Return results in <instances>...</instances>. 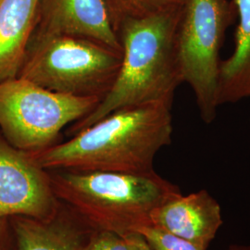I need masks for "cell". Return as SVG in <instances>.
Masks as SVG:
<instances>
[{
  "mask_svg": "<svg viewBox=\"0 0 250 250\" xmlns=\"http://www.w3.org/2000/svg\"><path fill=\"white\" fill-rule=\"evenodd\" d=\"M170 107H123L64 143L29 153L44 170L151 173L156 155L171 142Z\"/></svg>",
  "mask_w": 250,
  "mask_h": 250,
  "instance_id": "obj_1",
  "label": "cell"
},
{
  "mask_svg": "<svg viewBox=\"0 0 250 250\" xmlns=\"http://www.w3.org/2000/svg\"><path fill=\"white\" fill-rule=\"evenodd\" d=\"M183 8L125 20L117 32L123 61L116 80L95 109L73 124L69 134L74 135L123 107L172 104L183 83L176 44Z\"/></svg>",
  "mask_w": 250,
  "mask_h": 250,
  "instance_id": "obj_2",
  "label": "cell"
},
{
  "mask_svg": "<svg viewBox=\"0 0 250 250\" xmlns=\"http://www.w3.org/2000/svg\"><path fill=\"white\" fill-rule=\"evenodd\" d=\"M49 176L57 198L99 231L122 236L152 225V213L182 194L177 186L156 171L59 170Z\"/></svg>",
  "mask_w": 250,
  "mask_h": 250,
  "instance_id": "obj_3",
  "label": "cell"
},
{
  "mask_svg": "<svg viewBox=\"0 0 250 250\" xmlns=\"http://www.w3.org/2000/svg\"><path fill=\"white\" fill-rule=\"evenodd\" d=\"M122 61V51L87 38H33L18 77L57 93L102 99L116 80Z\"/></svg>",
  "mask_w": 250,
  "mask_h": 250,
  "instance_id": "obj_4",
  "label": "cell"
},
{
  "mask_svg": "<svg viewBox=\"0 0 250 250\" xmlns=\"http://www.w3.org/2000/svg\"><path fill=\"white\" fill-rule=\"evenodd\" d=\"M100 100L53 92L17 76L0 83V129L20 150H42L52 146L66 125L91 113Z\"/></svg>",
  "mask_w": 250,
  "mask_h": 250,
  "instance_id": "obj_5",
  "label": "cell"
},
{
  "mask_svg": "<svg viewBox=\"0 0 250 250\" xmlns=\"http://www.w3.org/2000/svg\"><path fill=\"white\" fill-rule=\"evenodd\" d=\"M225 0H187L177 28V56L183 83L192 88L200 117L214 121L220 52L230 12Z\"/></svg>",
  "mask_w": 250,
  "mask_h": 250,
  "instance_id": "obj_6",
  "label": "cell"
},
{
  "mask_svg": "<svg viewBox=\"0 0 250 250\" xmlns=\"http://www.w3.org/2000/svg\"><path fill=\"white\" fill-rule=\"evenodd\" d=\"M56 213L50 176L29 152L0 137V220L19 216L49 221Z\"/></svg>",
  "mask_w": 250,
  "mask_h": 250,
  "instance_id": "obj_7",
  "label": "cell"
},
{
  "mask_svg": "<svg viewBox=\"0 0 250 250\" xmlns=\"http://www.w3.org/2000/svg\"><path fill=\"white\" fill-rule=\"evenodd\" d=\"M52 36L87 38L123 52L105 0H40L32 39Z\"/></svg>",
  "mask_w": 250,
  "mask_h": 250,
  "instance_id": "obj_8",
  "label": "cell"
},
{
  "mask_svg": "<svg viewBox=\"0 0 250 250\" xmlns=\"http://www.w3.org/2000/svg\"><path fill=\"white\" fill-rule=\"evenodd\" d=\"M152 225L208 250L223 225L222 208L207 190L180 194L158 208Z\"/></svg>",
  "mask_w": 250,
  "mask_h": 250,
  "instance_id": "obj_9",
  "label": "cell"
},
{
  "mask_svg": "<svg viewBox=\"0 0 250 250\" xmlns=\"http://www.w3.org/2000/svg\"><path fill=\"white\" fill-rule=\"evenodd\" d=\"M40 0H0V83L16 78L34 35Z\"/></svg>",
  "mask_w": 250,
  "mask_h": 250,
  "instance_id": "obj_10",
  "label": "cell"
},
{
  "mask_svg": "<svg viewBox=\"0 0 250 250\" xmlns=\"http://www.w3.org/2000/svg\"><path fill=\"white\" fill-rule=\"evenodd\" d=\"M239 23L231 57L221 62L218 104L235 103L250 98V0H234Z\"/></svg>",
  "mask_w": 250,
  "mask_h": 250,
  "instance_id": "obj_11",
  "label": "cell"
},
{
  "mask_svg": "<svg viewBox=\"0 0 250 250\" xmlns=\"http://www.w3.org/2000/svg\"><path fill=\"white\" fill-rule=\"evenodd\" d=\"M18 250H82V235L72 224L56 217L39 221L19 217L14 222Z\"/></svg>",
  "mask_w": 250,
  "mask_h": 250,
  "instance_id": "obj_12",
  "label": "cell"
},
{
  "mask_svg": "<svg viewBox=\"0 0 250 250\" xmlns=\"http://www.w3.org/2000/svg\"><path fill=\"white\" fill-rule=\"evenodd\" d=\"M187 0H105L115 31L125 20L181 9Z\"/></svg>",
  "mask_w": 250,
  "mask_h": 250,
  "instance_id": "obj_13",
  "label": "cell"
},
{
  "mask_svg": "<svg viewBox=\"0 0 250 250\" xmlns=\"http://www.w3.org/2000/svg\"><path fill=\"white\" fill-rule=\"evenodd\" d=\"M137 232L154 250H207L154 225L145 226Z\"/></svg>",
  "mask_w": 250,
  "mask_h": 250,
  "instance_id": "obj_14",
  "label": "cell"
},
{
  "mask_svg": "<svg viewBox=\"0 0 250 250\" xmlns=\"http://www.w3.org/2000/svg\"><path fill=\"white\" fill-rule=\"evenodd\" d=\"M82 250H130L124 236L115 232L99 231Z\"/></svg>",
  "mask_w": 250,
  "mask_h": 250,
  "instance_id": "obj_15",
  "label": "cell"
},
{
  "mask_svg": "<svg viewBox=\"0 0 250 250\" xmlns=\"http://www.w3.org/2000/svg\"><path fill=\"white\" fill-rule=\"evenodd\" d=\"M130 250H154L146 241L143 235L138 232H131L124 235Z\"/></svg>",
  "mask_w": 250,
  "mask_h": 250,
  "instance_id": "obj_16",
  "label": "cell"
},
{
  "mask_svg": "<svg viewBox=\"0 0 250 250\" xmlns=\"http://www.w3.org/2000/svg\"><path fill=\"white\" fill-rule=\"evenodd\" d=\"M227 250H250V245H231Z\"/></svg>",
  "mask_w": 250,
  "mask_h": 250,
  "instance_id": "obj_17",
  "label": "cell"
},
{
  "mask_svg": "<svg viewBox=\"0 0 250 250\" xmlns=\"http://www.w3.org/2000/svg\"><path fill=\"white\" fill-rule=\"evenodd\" d=\"M3 220H0V240H1V233H2V225H3Z\"/></svg>",
  "mask_w": 250,
  "mask_h": 250,
  "instance_id": "obj_18",
  "label": "cell"
}]
</instances>
